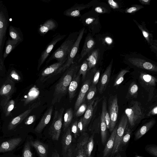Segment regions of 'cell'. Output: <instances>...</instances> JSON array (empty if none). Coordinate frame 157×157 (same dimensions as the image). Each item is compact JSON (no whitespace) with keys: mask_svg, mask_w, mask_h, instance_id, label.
Returning <instances> with one entry per match:
<instances>
[{"mask_svg":"<svg viewBox=\"0 0 157 157\" xmlns=\"http://www.w3.org/2000/svg\"><path fill=\"white\" fill-rule=\"evenodd\" d=\"M80 65L74 62L67 70L56 85L52 101L54 105L59 102L67 93L68 88L74 75L77 73Z\"/></svg>","mask_w":157,"mask_h":157,"instance_id":"obj_1","label":"cell"},{"mask_svg":"<svg viewBox=\"0 0 157 157\" xmlns=\"http://www.w3.org/2000/svg\"><path fill=\"white\" fill-rule=\"evenodd\" d=\"M125 63L135 68L156 72L157 65L155 62L136 52H131L124 56Z\"/></svg>","mask_w":157,"mask_h":157,"instance_id":"obj_2","label":"cell"},{"mask_svg":"<svg viewBox=\"0 0 157 157\" xmlns=\"http://www.w3.org/2000/svg\"><path fill=\"white\" fill-rule=\"evenodd\" d=\"M79 33V31L70 33L59 47L52 54L47 62L54 59L56 60L57 62L67 60L68 55L76 40Z\"/></svg>","mask_w":157,"mask_h":157,"instance_id":"obj_3","label":"cell"},{"mask_svg":"<svg viewBox=\"0 0 157 157\" xmlns=\"http://www.w3.org/2000/svg\"><path fill=\"white\" fill-rule=\"evenodd\" d=\"M128 123L133 127L145 118V110L141 103L137 101H132L124 111Z\"/></svg>","mask_w":157,"mask_h":157,"instance_id":"obj_4","label":"cell"},{"mask_svg":"<svg viewBox=\"0 0 157 157\" xmlns=\"http://www.w3.org/2000/svg\"><path fill=\"white\" fill-rule=\"evenodd\" d=\"M99 15L91 10L82 15L79 19L84 27H87L89 33L93 36L99 33L101 30Z\"/></svg>","mask_w":157,"mask_h":157,"instance_id":"obj_5","label":"cell"},{"mask_svg":"<svg viewBox=\"0 0 157 157\" xmlns=\"http://www.w3.org/2000/svg\"><path fill=\"white\" fill-rule=\"evenodd\" d=\"M64 109L61 108L56 110L52 124L48 129V133L52 140L58 141L60 134Z\"/></svg>","mask_w":157,"mask_h":157,"instance_id":"obj_6","label":"cell"},{"mask_svg":"<svg viewBox=\"0 0 157 157\" xmlns=\"http://www.w3.org/2000/svg\"><path fill=\"white\" fill-rule=\"evenodd\" d=\"M139 81L141 86L148 93V101H150L154 95L157 82V78L143 71L139 72Z\"/></svg>","mask_w":157,"mask_h":157,"instance_id":"obj_7","label":"cell"},{"mask_svg":"<svg viewBox=\"0 0 157 157\" xmlns=\"http://www.w3.org/2000/svg\"><path fill=\"white\" fill-rule=\"evenodd\" d=\"M85 30L84 27L79 30L78 38L68 55L66 61L57 71L55 75L64 71L74 63V59L78 51L80 44L85 32Z\"/></svg>","mask_w":157,"mask_h":157,"instance_id":"obj_8","label":"cell"},{"mask_svg":"<svg viewBox=\"0 0 157 157\" xmlns=\"http://www.w3.org/2000/svg\"><path fill=\"white\" fill-rule=\"evenodd\" d=\"M105 52L102 46L95 43L94 48L87 55L86 60L88 63V71L101 64Z\"/></svg>","mask_w":157,"mask_h":157,"instance_id":"obj_9","label":"cell"},{"mask_svg":"<svg viewBox=\"0 0 157 157\" xmlns=\"http://www.w3.org/2000/svg\"><path fill=\"white\" fill-rule=\"evenodd\" d=\"M108 111L110 118L109 130L111 132L115 127L118 116V106L117 94L109 97L108 99Z\"/></svg>","mask_w":157,"mask_h":157,"instance_id":"obj_10","label":"cell"},{"mask_svg":"<svg viewBox=\"0 0 157 157\" xmlns=\"http://www.w3.org/2000/svg\"><path fill=\"white\" fill-rule=\"evenodd\" d=\"M128 123V119L125 114L121 117L117 129L113 147L111 153L112 155L117 152L120 148V141Z\"/></svg>","mask_w":157,"mask_h":157,"instance_id":"obj_11","label":"cell"},{"mask_svg":"<svg viewBox=\"0 0 157 157\" xmlns=\"http://www.w3.org/2000/svg\"><path fill=\"white\" fill-rule=\"evenodd\" d=\"M66 36L65 34L61 35L58 33L54 36L52 40L47 45L44 50L41 53L38 60V70L40 69V67L48 56L56 44L63 39Z\"/></svg>","mask_w":157,"mask_h":157,"instance_id":"obj_12","label":"cell"},{"mask_svg":"<svg viewBox=\"0 0 157 157\" xmlns=\"http://www.w3.org/2000/svg\"><path fill=\"white\" fill-rule=\"evenodd\" d=\"M94 36L95 43L102 46L105 51L111 50L114 48L115 41L113 36L110 33H98Z\"/></svg>","mask_w":157,"mask_h":157,"instance_id":"obj_13","label":"cell"},{"mask_svg":"<svg viewBox=\"0 0 157 157\" xmlns=\"http://www.w3.org/2000/svg\"><path fill=\"white\" fill-rule=\"evenodd\" d=\"M101 99V98L98 97L95 98L89 102L87 106L85 114L82 117L83 125L86 129L92 120Z\"/></svg>","mask_w":157,"mask_h":157,"instance_id":"obj_14","label":"cell"},{"mask_svg":"<svg viewBox=\"0 0 157 157\" xmlns=\"http://www.w3.org/2000/svg\"><path fill=\"white\" fill-rule=\"evenodd\" d=\"M113 63V59H112L98 82V89L99 93L100 94H102L104 92L109 83L111 75Z\"/></svg>","mask_w":157,"mask_h":157,"instance_id":"obj_15","label":"cell"},{"mask_svg":"<svg viewBox=\"0 0 157 157\" xmlns=\"http://www.w3.org/2000/svg\"><path fill=\"white\" fill-rule=\"evenodd\" d=\"M92 4V1L86 4L76 3L72 6L65 10L63 12V14L71 17H80L82 16L81 11L91 7Z\"/></svg>","mask_w":157,"mask_h":157,"instance_id":"obj_16","label":"cell"},{"mask_svg":"<svg viewBox=\"0 0 157 157\" xmlns=\"http://www.w3.org/2000/svg\"><path fill=\"white\" fill-rule=\"evenodd\" d=\"M89 137L87 133L86 132L81 133L77 141L76 147L73 151V157H87L84 150V146Z\"/></svg>","mask_w":157,"mask_h":157,"instance_id":"obj_17","label":"cell"},{"mask_svg":"<svg viewBox=\"0 0 157 157\" xmlns=\"http://www.w3.org/2000/svg\"><path fill=\"white\" fill-rule=\"evenodd\" d=\"M66 60L57 62L43 70L41 73L40 80L44 82L48 78L55 75L57 71L65 63Z\"/></svg>","mask_w":157,"mask_h":157,"instance_id":"obj_18","label":"cell"},{"mask_svg":"<svg viewBox=\"0 0 157 157\" xmlns=\"http://www.w3.org/2000/svg\"><path fill=\"white\" fill-rule=\"evenodd\" d=\"M95 45V41L94 36L89 32L85 38L83 46L78 61V63H79L90 52L94 49Z\"/></svg>","mask_w":157,"mask_h":157,"instance_id":"obj_19","label":"cell"},{"mask_svg":"<svg viewBox=\"0 0 157 157\" xmlns=\"http://www.w3.org/2000/svg\"><path fill=\"white\" fill-rule=\"evenodd\" d=\"M91 83V82L90 79L87 80L84 82L75 104L74 110L75 111H76L79 106L84 103Z\"/></svg>","mask_w":157,"mask_h":157,"instance_id":"obj_20","label":"cell"},{"mask_svg":"<svg viewBox=\"0 0 157 157\" xmlns=\"http://www.w3.org/2000/svg\"><path fill=\"white\" fill-rule=\"evenodd\" d=\"M72 135L70 127L64 132L62 138V155L63 157H66L67 154L72 141Z\"/></svg>","mask_w":157,"mask_h":157,"instance_id":"obj_21","label":"cell"},{"mask_svg":"<svg viewBox=\"0 0 157 157\" xmlns=\"http://www.w3.org/2000/svg\"><path fill=\"white\" fill-rule=\"evenodd\" d=\"M91 10L98 14L110 13L111 11L109 5L106 2L98 0H92Z\"/></svg>","mask_w":157,"mask_h":157,"instance_id":"obj_22","label":"cell"},{"mask_svg":"<svg viewBox=\"0 0 157 157\" xmlns=\"http://www.w3.org/2000/svg\"><path fill=\"white\" fill-rule=\"evenodd\" d=\"M53 110V106H51L47 110L41 118L39 123L36 127L35 131L40 133L49 123L52 117Z\"/></svg>","mask_w":157,"mask_h":157,"instance_id":"obj_23","label":"cell"},{"mask_svg":"<svg viewBox=\"0 0 157 157\" xmlns=\"http://www.w3.org/2000/svg\"><path fill=\"white\" fill-rule=\"evenodd\" d=\"M22 140L21 138L11 139L2 142L0 145V153L11 151L16 148Z\"/></svg>","mask_w":157,"mask_h":157,"instance_id":"obj_24","label":"cell"},{"mask_svg":"<svg viewBox=\"0 0 157 157\" xmlns=\"http://www.w3.org/2000/svg\"><path fill=\"white\" fill-rule=\"evenodd\" d=\"M58 24L54 19H50L45 21L39 27L38 32L42 36H44L50 30H54L58 27Z\"/></svg>","mask_w":157,"mask_h":157,"instance_id":"obj_25","label":"cell"},{"mask_svg":"<svg viewBox=\"0 0 157 157\" xmlns=\"http://www.w3.org/2000/svg\"><path fill=\"white\" fill-rule=\"evenodd\" d=\"M30 143L35 148L40 157H47L48 147L47 145L38 140L31 141Z\"/></svg>","mask_w":157,"mask_h":157,"instance_id":"obj_26","label":"cell"},{"mask_svg":"<svg viewBox=\"0 0 157 157\" xmlns=\"http://www.w3.org/2000/svg\"><path fill=\"white\" fill-rule=\"evenodd\" d=\"M80 76L78 73L75 74L69 86L68 92L70 101H71L75 96L77 89L80 80Z\"/></svg>","mask_w":157,"mask_h":157,"instance_id":"obj_27","label":"cell"},{"mask_svg":"<svg viewBox=\"0 0 157 157\" xmlns=\"http://www.w3.org/2000/svg\"><path fill=\"white\" fill-rule=\"evenodd\" d=\"M133 21L141 31L148 44L150 45L154 40L153 35L147 28L145 22L142 21L141 24H140L136 20L133 19Z\"/></svg>","mask_w":157,"mask_h":157,"instance_id":"obj_28","label":"cell"},{"mask_svg":"<svg viewBox=\"0 0 157 157\" xmlns=\"http://www.w3.org/2000/svg\"><path fill=\"white\" fill-rule=\"evenodd\" d=\"M117 129V126H115L112 131L111 136L103 151L102 157H108L110 154H111L114 145Z\"/></svg>","mask_w":157,"mask_h":157,"instance_id":"obj_29","label":"cell"},{"mask_svg":"<svg viewBox=\"0 0 157 157\" xmlns=\"http://www.w3.org/2000/svg\"><path fill=\"white\" fill-rule=\"evenodd\" d=\"M155 123V120L152 119L144 124L136 132L134 140H136L141 138L153 127Z\"/></svg>","mask_w":157,"mask_h":157,"instance_id":"obj_30","label":"cell"},{"mask_svg":"<svg viewBox=\"0 0 157 157\" xmlns=\"http://www.w3.org/2000/svg\"><path fill=\"white\" fill-rule=\"evenodd\" d=\"M7 20L2 12H0V51L4 37L5 36Z\"/></svg>","mask_w":157,"mask_h":157,"instance_id":"obj_31","label":"cell"},{"mask_svg":"<svg viewBox=\"0 0 157 157\" xmlns=\"http://www.w3.org/2000/svg\"><path fill=\"white\" fill-rule=\"evenodd\" d=\"M101 135V142L103 144L105 143L107 138V127L105 116L101 111L100 118Z\"/></svg>","mask_w":157,"mask_h":157,"instance_id":"obj_32","label":"cell"},{"mask_svg":"<svg viewBox=\"0 0 157 157\" xmlns=\"http://www.w3.org/2000/svg\"><path fill=\"white\" fill-rule=\"evenodd\" d=\"M73 117V112L71 108L67 109L63 116V130L65 132L69 127Z\"/></svg>","mask_w":157,"mask_h":157,"instance_id":"obj_33","label":"cell"},{"mask_svg":"<svg viewBox=\"0 0 157 157\" xmlns=\"http://www.w3.org/2000/svg\"><path fill=\"white\" fill-rule=\"evenodd\" d=\"M94 144V134H92L89 138L84 146L85 153L87 157H93L91 153Z\"/></svg>","mask_w":157,"mask_h":157,"instance_id":"obj_34","label":"cell"},{"mask_svg":"<svg viewBox=\"0 0 157 157\" xmlns=\"http://www.w3.org/2000/svg\"><path fill=\"white\" fill-rule=\"evenodd\" d=\"M138 90V87L135 82H132L129 86L126 98L128 99L136 98Z\"/></svg>","mask_w":157,"mask_h":157,"instance_id":"obj_35","label":"cell"},{"mask_svg":"<svg viewBox=\"0 0 157 157\" xmlns=\"http://www.w3.org/2000/svg\"><path fill=\"white\" fill-rule=\"evenodd\" d=\"M107 3L111 9L115 11L124 13V9L123 7V4L120 1L116 0H107Z\"/></svg>","mask_w":157,"mask_h":157,"instance_id":"obj_36","label":"cell"},{"mask_svg":"<svg viewBox=\"0 0 157 157\" xmlns=\"http://www.w3.org/2000/svg\"><path fill=\"white\" fill-rule=\"evenodd\" d=\"M107 107V99L104 96L102 102V111L103 113L105 116L107 129H109L110 125V118Z\"/></svg>","mask_w":157,"mask_h":157,"instance_id":"obj_37","label":"cell"},{"mask_svg":"<svg viewBox=\"0 0 157 157\" xmlns=\"http://www.w3.org/2000/svg\"><path fill=\"white\" fill-rule=\"evenodd\" d=\"M129 72V70L127 68L121 69L118 73L115 80L113 86H119L123 81L124 75Z\"/></svg>","mask_w":157,"mask_h":157,"instance_id":"obj_38","label":"cell"},{"mask_svg":"<svg viewBox=\"0 0 157 157\" xmlns=\"http://www.w3.org/2000/svg\"><path fill=\"white\" fill-rule=\"evenodd\" d=\"M18 41L13 40H9L7 42L5 50L3 54V57L6 58L8 55L14 48Z\"/></svg>","mask_w":157,"mask_h":157,"instance_id":"obj_39","label":"cell"},{"mask_svg":"<svg viewBox=\"0 0 157 157\" xmlns=\"http://www.w3.org/2000/svg\"><path fill=\"white\" fill-rule=\"evenodd\" d=\"M131 130L127 126L120 140V146L121 145H125L128 143L131 137Z\"/></svg>","mask_w":157,"mask_h":157,"instance_id":"obj_40","label":"cell"},{"mask_svg":"<svg viewBox=\"0 0 157 157\" xmlns=\"http://www.w3.org/2000/svg\"><path fill=\"white\" fill-rule=\"evenodd\" d=\"M143 8L144 6L142 5L134 4L124 9V13H126L133 14Z\"/></svg>","mask_w":157,"mask_h":157,"instance_id":"obj_41","label":"cell"},{"mask_svg":"<svg viewBox=\"0 0 157 157\" xmlns=\"http://www.w3.org/2000/svg\"><path fill=\"white\" fill-rule=\"evenodd\" d=\"M88 69V63L86 59L84 60L80 65L78 71V74L80 76L82 75V80H83L86 77Z\"/></svg>","mask_w":157,"mask_h":157,"instance_id":"obj_42","label":"cell"},{"mask_svg":"<svg viewBox=\"0 0 157 157\" xmlns=\"http://www.w3.org/2000/svg\"><path fill=\"white\" fill-rule=\"evenodd\" d=\"M9 33L13 40H17L18 42L22 40L17 31L12 26H10L9 27Z\"/></svg>","mask_w":157,"mask_h":157,"instance_id":"obj_43","label":"cell"},{"mask_svg":"<svg viewBox=\"0 0 157 157\" xmlns=\"http://www.w3.org/2000/svg\"><path fill=\"white\" fill-rule=\"evenodd\" d=\"M96 91V86L91 84L90 86L86 97V98L88 102H90L93 99Z\"/></svg>","mask_w":157,"mask_h":157,"instance_id":"obj_44","label":"cell"},{"mask_svg":"<svg viewBox=\"0 0 157 157\" xmlns=\"http://www.w3.org/2000/svg\"><path fill=\"white\" fill-rule=\"evenodd\" d=\"M30 146V142L27 141L24 146L22 157H33Z\"/></svg>","mask_w":157,"mask_h":157,"instance_id":"obj_45","label":"cell"},{"mask_svg":"<svg viewBox=\"0 0 157 157\" xmlns=\"http://www.w3.org/2000/svg\"><path fill=\"white\" fill-rule=\"evenodd\" d=\"M78 121H74L70 127L71 131L75 138H76L79 135L77 125Z\"/></svg>","mask_w":157,"mask_h":157,"instance_id":"obj_46","label":"cell"},{"mask_svg":"<svg viewBox=\"0 0 157 157\" xmlns=\"http://www.w3.org/2000/svg\"><path fill=\"white\" fill-rule=\"evenodd\" d=\"M93 69L94 74L92 84L96 86L99 80L100 70V69L97 68V67L94 68Z\"/></svg>","mask_w":157,"mask_h":157,"instance_id":"obj_47","label":"cell"},{"mask_svg":"<svg viewBox=\"0 0 157 157\" xmlns=\"http://www.w3.org/2000/svg\"><path fill=\"white\" fill-rule=\"evenodd\" d=\"M87 107L86 103H83L76 110L75 116L77 117L81 116L85 113Z\"/></svg>","mask_w":157,"mask_h":157,"instance_id":"obj_48","label":"cell"},{"mask_svg":"<svg viewBox=\"0 0 157 157\" xmlns=\"http://www.w3.org/2000/svg\"><path fill=\"white\" fill-rule=\"evenodd\" d=\"M146 151L154 157H157V147L151 146L146 149Z\"/></svg>","mask_w":157,"mask_h":157,"instance_id":"obj_49","label":"cell"},{"mask_svg":"<svg viewBox=\"0 0 157 157\" xmlns=\"http://www.w3.org/2000/svg\"><path fill=\"white\" fill-rule=\"evenodd\" d=\"M77 125L79 133L85 132L86 129L84 126L82 118L78 121Z\"/></svg>","mask_w":157,"mask_h":157,"instance_id":"obj_50","label":"cell"},{"mask_svg":"<svg viewBox=\"0 0 157 157\" xmlns=\"http://www.w3.org/2000/svg\"><path fill=\"white\" fill-rule=\"evenodd\" d=\"M150 48L152 52L157 56V40L154 39L152 43L150 45Z\"/></svg>","mask_w":157,"mask_h":157,"instance_id":"obj_51","label":"cell"},{"mask_svg":"<svg viewBox=\"0 0 157 157\" xmlns=\"http://www.w3.org/2000/svg\"><path fill=\"white\" fill-rule=\"evenodd\" d=\"M157 114V106H154L147 113V116L150 117L152 115H156Z\"/></svg>","mask_w":157,"mask_h":157,"instance_id":"obj_52","label":"cell"},{"mask_svg":"<svg viewBox=\"0 0 157 157\" xmlns=\"http://www.w3.org/2000/svg\"><path fill=\"white\" fill-rule=\"evenodd\" d=\"M36 119V116L34 115L30 116L28 118L26 124H30L33 123Z\"/></svg>","mask_w":157,"mask_h":157,"instance_id":"obj_53","label":"cell"},{"mask_svg":"<svg viewBox=\"0 0 157 157\" xmlns=\"http://www.w3.org/2000/svg\"><path fill=\"white\" fill-rule=\"evenodd\" d=\"M151 0H138L141 5H149L150 4Z\"/></svg>","mask_w":157,"mask_h":157,"instance_id":"obj_54","label":"cell"},{"mask_svg":"<svg viewBox=\"0 0 157 157\" xmlns=\"http://www.w3.org/2000/svg\"><path fill=\"white\" fill-rule=\"evenodd\" d=\"M11 89V86L10 85H7L6 86L3 88V92L4 94H6L8 93Z\"/></svg>","mask_w":157,"mask_h":157,"instance_id":"obj_55","label":"cell"},{"mask_svg":"<svg viewBox=\"0 0 157 157\" xmlns=\"http://www.w3.org/2000/svg\"><path fill=\"white\" fill-rule=\"evenodd\" d=\"M20 117H17L13 120L11 123L12 124L15 125L20 121Z\"/></svg>","mask_w":157,"mask_h":157,"instance_id":"obj_56","label":"cell"},{"mask_svg":"<svg viewBox=\"0 0 157 157\" xmlns=\"http://www.w3.org/2000/svg\"><path fill=\"white\" fill-rule=\"evenodd\" d=\"M73 150L71 148H70L67 152L66 157H73Z\"/></svg>","mask_w":157,"mask_h":157,"instance_id":"obj_57","label":"cell"},{"mask_svg":"<svg viewBox=\"0 0 157 157\" xmlns=\"http://www.w3.org/2000/svg\"><path fill=\"white\" fill-rule=\"evenodd\" d=\"M52 157H59V155L57 151H55L52 153Z\"/></svg>","mask_w":157,"mask_h":157,"instance_id":"obj_58","label":"cell"},{"mask_svg":"<svg viewBox=\"0 0 157 157\" xmlns=\"http://www.w3.org/2000/svg\"><path fill=\"white\" fill-rule=\"evenodd\" d=\"M14 107V105H10L8 108V111L9 112L11 111L13 109Z\"/></svg>","mask_w":157,"mask_h":157,"instance_id":"obj_59","label":"cell"},{"mask_svg":"<svg viewBox=\"0 0 157 157\" xmlns=\"http://www.w3.org/2000/svg\"><path fill=\"white\" fill-rule=\"evenodd\" d=\"M11 76L13 78H14L15 79H18V76L16 75L12 74L11 75Z\"/></svg>","mask_w":157,"mask_h":157,"instance_id":"obj_60","label":"cell"},{"mask_svg":"<svg viewBox=\"0 0 157 157\" xmlns=\"http://www.w3.org/2000/svg\"><path fill=\"white\" fill-rule=\"evenodd\" d=\"M115 157H121V155L120 154H117Z\"/></svg>","mask_w":157,"mask_h":157,"instance_id":"obj_61","label":"cell"},{"mask_svg":"<svg viewBox=\"0 0 157 157\" xmlns=\"http://www.w3.org/2000/svg\"><path fill=\"white\" fill-rule=\"evenodd\" d=\"M136 157H143L140 156H137Z\"/></svg>","mask_w":157,"mask_h":157,"instance_id":"obj_62","label":"cell"}]
</instances>
